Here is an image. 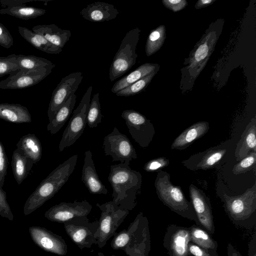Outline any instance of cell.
Wrapping results in <instances>:
<instances>
[{"mask_svg":"<svg viewBox=\"0 0 256 256\" xmlns=\"http://www.w3.org/2000/svg\"><path fill=\"white\" fill-rule=\"evenodd\" d=\"M108 180L112 188V201L122 209L132 210L140 190L141 174L132 170L130 164L120 163L110 166Z\"/></svg>","mask_w":256,"mask_h":256,"instance_id":"1","label":"cell"},{"mask_svg":"<svg viewBox=\"0 0 256 256\" xmlns=\"http://www.w3.org/2000/svg\"><path fill=\"white\" fill-rule=\"evenodd\" d=\"M78 158V154L69 158L40 182L24 204L23 212L24 216L33 212L58 192L74 172Z\"/></svg>","mask_w":256,"mask_h":256,"instance_id":"2","label":"cell"},{"mask_svg":"<svg viewBox=\"0 0 256 256\" xmlns=\"http://www.w3.org/2000/svg\"><path fill=\"white\" fill-rule=\"evenodd\" d=\"M114 250H122L128 256H148L150 250L148 222L142 212H139L127 229L114 236L110 243Z\"/></svg>","mask_w":256,"mask_h":256,"instance_id":"3","label":"cell"},{"mask_svg":"<svg viewBox=\"0 0 256 256\" xmlns=\"http://www.w3.org/2000/svg\"><path fill=\"white\" fill-rule=\"evenodd\" d=\"M158 198L172 211L178 215L198 222L192 203L186 198L181 188L174 185L170 174L166 172H158L154 182Z\"/></svg>","mask_w":256,"mask_h":256,"instance_id":"4","label":"cell"},{"mask_svg":"<svg viewBox=\"0 0 256 256\" xmlns=\"http://www.w3.org/2000/svg\"><path fill=\"white\" fill-rule=\"evenodd\" d=\"M224 206L230 218L236 225L250 228L249 220L256 210V184L242 194L229 196L224 194Z\"/></svg>","mask_w":256,"mask_h":256,"instance_id":"5","label":"cell"},{"mask_svg":"<svg viewBox=\"0 0 256 256\" xmlns=\"http://www.w3.org/2000/svg\"><path fill=\"white\" fill-rule=\"evenodd\" d=\"M96 206L101 210L98 226L94 234L96 244L102 248L108 240L116 233L119 226L129 214V210L120 208L112 200Z\"/></svg>","mask_w":256,"mask_h":256,"instance_id":"6","label":"cell"},{"mask_svg":"<svg viewBox=\"0 0 256 256\" xmlns=\"http://www.w3.org/2000/svg\"><path fill=\"white\" fill-rule=\"evenodd\" d=\"M140 32L138 28H134L129 30L122 39L110 66L109 78L111 82L124 75L135 64Z\"/></svg>","mask_w":256,"mask_h":256,"instance_id":"7","label":"cell"},{"mask_svg":"<svg viewBox=\"0 0 256 256\" xmlns=\"http://www.w3.org/2000/svg\"><path fill=\"white\" fill-rule=\"evenodd\" d=\"M92 90V86L88 88L78 106L73 112L60 140L58 145L60 152L72 145L83 134L87 124Z\"/></svg>","mask_w":256,"mask_h":256,"instance_id":"8","label":"cell"},{"mask_svg":"<svg viewBox=\"0 0 256 256\" xmlns=\"http://www.w3.org/2000/svg\"><path fill=\"white\" fill-rule=\"evenodd\" d=\"M66 233L80 249L90 248L96 244L94 234L98 220L90 222L87 216L75 218L64 223Z\"/></svg>","mask_w":256,"mask_h":256,"instance_id":"9","label":"cell"},{"mask_svg":"<svg viewBox=\"0 0 256 256\" xmlns=\"http://www.w3.org/2000/svg\"><path fill=\"white\" fill-rule=\"evenodd\" d=\"M103 148L106 156H110L113 162L130 164L137 158L136 150L128 138L114 127L104 139Z\"/></svg>","mask_w":256,"mask_h":256,"instance_id":"10","label":"cell"},{"mask_svg":"<svg viewBox=\"0 0 256 256\" xmlns=\"http://www.w3.org/2000/svg\"><path fill=\"white\" fill-rule=\"evenodd\" d=\"M121 116L136 142L142 148L148 146L155 134L154 126L150 120L133 110H124Z\"/></svg>","mask_w":256,"mask_h":256,"instance_id":"11","label":"cell"},{"mask_svg":"<svg viewBox=\"0 0 256 256\" xmlns=\"http://www.w3.org/2000/svg\"><path fill=\"white\" fill-rule=\"evenodd\" d=\"M83 78L82 73L73 72L63 78L52 92L49 104L48 116L49 121L58 109L78 88Z\"/></svg>","mask_w":256,"mask_h":256,"instance_id":"12","label":"cell"},{"mask_svg":"<svg viewBox=\"0 0 256 256\" xmlns=\"http://www.w3.org/2000/svg\"><path fill=\"white\" fill-rule=\"evenodd\" d=\"M92 209V205L85 200L73 202H62L50 208L44 216L52 222L64 223L76 217L87 216Z\"/></svg>","mask_w":256,"mask_h":256,"instance_id":"13","label":"cell"},{"mask_svg":"<svg viewBox=\"0 0 256 256\" xmlns=\"http://www.w3.org/2000/svg\"><path fill=\"white\" fill-rule=\"evenodd\" d=\"M28 232L34 243L44 251L60 256L67 254V244L60 236L38 226H30Z\"/></svg>","mask_w":256,"mask_h":256,"instance_id":"14","label":"cell"},{"mask_svg":"<svg viewBox=\"0 0 256 256\" xmlns=\"http://www.w3.org/2000/svg\"><path fill=\"white\" fill-rule=\"evenodd\" d=\"M192 204L198 218V226L210 234L215 232L212 206L208 198L193 184L189 187Z\"/></svg>","mask_w":256,"mask_h":256,"instance_id":"15","label":"cell"},{"mask_svg":"<svg viewBox=\"0 0 256 256\" xmlns=\"http://www.w3.org/2000/svg\"><path fill=\"white\" fill-rule=\"evenodd\" d=\"M190 242V227L172 224L166 228L163 245L169 256H188V246Z\"/></svg>","mask_w":256,"mask_h":256,"instance_id":"16","label":"cell"},{"mask_svg":"<svg viewBox=\"0 0 256 256\" xmlns=\"http://www.w3.org/2000/svg\"><path fill=\"white\" fill-rule=\"evenodd\" d=\"M52 69L37 70H20L0 82V89H22L34 86L51 73Z\"/></svg>","mask_w":256,"mask_h":256,"instance_id":"17","label":"cell"},{"mask_svg":"<svg viewBox=\"0 0 256 256\" xmlns=\"http://www.w3.org/2000/svg\"><path fill=\"white\" fill-rule=\"evenodd\" d=\"M226 152V148L218 146L196 154L182 163L192 170H206L216 166Z\"/></svg>","mask_w":256,"mask_h":256,"instance_id":"18","label":"cell"},{"mask_svg":"<svg viewBox=\"0 0 256 256\" xmlns=\"http://www.w3.org/2000/svg\"><path fill=\"white\" fill-rule=\"evenodd\" d=\"M82 180L90 193L98 194H108V190L100 180L96 172L92 158V153L90 150L86 151L84 153Z\"/></svg>","mask_w":256,"mask_h":256,"instance_id":"19","label":"cell"},{"mask_svg":"<svg viewBox=\"0 0 256 256\" xmlns=\"http://www.w3.org/2000/svg\"><path fill=\"white\" fill-rule=\"evenodd\" d=\"M120 12L112 4L97 2L88 4L80 12L85 20L92 22H102L115 18Z\"/></svg>","mask_w":256,"mask_h":256,"instance_id":"20","label":"cell"},{"mask_svg":"<svg viewBox=\"0 0 256 256\" xmlns=\"http://www.w3.org/2000/svg\"><path fill=\"white\" fill-rule=\"evenodd\" d=\"M210 128L207 122H198L184 130L172 144V149L182 150L204 136Z\"/></svg>","mask_w":256,"mask_h":256,"instance_id":"21","label":"cell"},{"mask_svg":"<svg viewBox=\"0 0 256 256\" xmlns=\"http://www.w3.org/2000/svg\"><path fill=\"white\" fill-rule=\"evenodd\" d=\"M32 31L42 36L54 46L62 49L71 36V32L62 30L54 24H39L34 26Z\"/></svg>","mask_w":256,"mask_h":256,"instance_id":"22","label":"cell"},{"mask_svg":"<svg viewBox=\"0 0 256 256\" xmlns=\"http://www.w3.org/2000/svg\"><path fill=\"white\" fill-rule=\"evenodd\" d=\"M256 120L254 118L246 126L236 144L234 153L236 161L245 158L250 152H256Z\"/></svg>","mask_w":256,"mask_h":256,"instance_id":"23","label":"cell"},{"mask_svg":"<svg viewBox=\"0 0 256 256\" xmlns=\"http://www.w3.org/2000/svg\"><path fill=\"white\" fill-rule=\"evenodd\" d=\"M0 118L15 124L29 123L32 120L27 108L18 104H0Z\"/></svg>","mask_w":256,"mask_h":256,"instance_id":"24","label":"cell"},{"mask_svg":"<svg viewBox=\"0 0 256 256\" xmlns=\"http://www.w3.org/2000/svg\"><path fill=\"white\" fill-rule=\"evenodd\" d=\"M159 67L156 64H142L128 75L116 81L112 88V92L116 94L152 72L159 70Z\"/></svg>","mask_w":256,"mask_h":256,"instance_id":"25","label":"cell"},{"mask_svg":"<svg viewBox=\"0 0 256 256\" xmlns=\"http://www.w3.org/2000/svg\"><path fill=\"white\" fill-rule=\"evenodd\" d=\"M76 96L72 94L56 112L53 118L47 126V130L52 134L57 133L65 124L74 110Z\"/></svg>","mask_w":256,"mask_h":256,"instance_id":"26","label":"cell"},{"mask_svg":"<svg viewBox=\"0 0 256 256\" xmlns=\"http://www.w3.org/2000/svg\"><path fill=\"white\" fill-rule=\"evenodd\" d=\"M20 35L36 49L50 54H58L61 49L50 42L42 36L36 34L32 30L21 26H18Z\"/></svg>","mask_w":256,"mask_h":256,"instance_id":"27","label":"cell"},{"mask_svg":"<svg viewBox=\"0 0 256 256\" xmlns=\"http://www.w3.org/2000/svg\"><path fill=\"white\" fill-rule=\"evenodd\" d=\"M20 150L34 164L38 162L42 156V146L38 138L34 134H28L22 136L16 144Z\"/></svg>","mask_w":256,"mask_h":256,"instance_id":"28","label":"cell"},{"mask_svg":"<svg viewBox=\"0 0 256 256\" xmlns=\"http://www.w3.org/2000/svg\"><path fill=\"white\" fill-rule=\"evenodd\" d=\"M11 164L14 179L20 185L30 174L34 164L18 148L13 152Z\"/></svg>","mask_w":256,"mask_h":256,"instance_id":"29","label":"cell"},{"mask_svg":"<svg viewBox=\"0 0 256 256\" xmlns=\"http://www.w3.org/2000/svg\"><path fill=\"white\" fill-rule=\"evenodd\" d=\"M16 62L21 70H37L46 68L53 69L55 64L50 60L32 55L16 54Z\"/></svg>","mask_w":256,"mask_h":256,"instance_id":"30","label":"cell"},{"mask_svg":"<svg viewBox=\"0 0 256 256\" xmlns=\"http://www.w3.org/2000/svg\"><path fill=\"white\" fill-rule=\"evenodd\" d=\"M190 242L206 250L217 252L218 243L204 228L198 225L190 227Z\"/></svg>","mask_w":256,"mask_h":256,"instance_id":"31","label":"cell"},{"mask_svg":"<svg viewBox=\"0 0 256 256\" xmlns=\"http://www.w3.org/2000/svg\"><path fill=\"white\" fill-rule=\"evenodd\" d=\"M44 9L26 5L9 6L0 9V14H8L18 18L28 20L44 14Z\"/></svg>","mask_w":256,"mask_h":256,"instance_id":"32","label":"cell"},{"mask_svg":"<svg viewBox=\"0 0 256 256\" xmlns=\"http://www.w3.org/2000/svg\"><path fill=\"white\" fill-rule=\"evenodd\" d=\"M165 37V28L160 26L152 30L149 34L146 44V52L150 56L157 52L162 46Z\"/></svg>","mask_w":256,"mask_h":256,"instance_id":"33","label":"cell"},{"mask_svg":"<svg viewBox=\"0 0 256 256\" xmlns=\"http://www.w3.org/2000/svg\"><path fill=\"white\" fill-rule=\"evenodd\" d=\"M158 70H157L152 72L150 74L120 90L116 94V95L120 96H130L139 94L146 88L154 76L157 73Z\"/></svg>","mask_w":256,"mask_h":256,"instance_id":"34","label":"cell"},{"mask_svg":"<svg viewBox=\"0 0 256 256\" xmlns=\"http://www.w3.org/2000/svg\"><path fill=\"white\" fill-rule=\"evenodd\" d=\"M102 115L100 111L99 93L95 94L90 100L87 116V124L90 128L98 126L102 122Z\"/></svg>","mask_w":256,"mask_h":256,"instance_id":"35","label":"cell"},{"mask_svg":"<svg viewBox=\"0 0 256 256\" xmlns=\"http://www.w3.org/2000/svg\"><path fill=\"white\" fill-rule=\"evenodd\" d=\"M16 54L0 56V78L7 74H14L20 70L16 58Z\"/></svg>","mask_w":256,"mask_h":256,"instance_id":"36","label":"cell"},{"mask_svg":"<svg viewBox=\"0 0 256 256\" xmlns=\"http://www.w3.org/2000/svg\"><path fill=\"white\" fill-rule=\"evenodd\" d=\"M256 162V152H250L245 158L235 164L232 172L235 175L245 173L255 167Z\"/></svg>","mask_w":256,"mask_h":256,"instance_id":"37","label":"cell"},{"mask_svg":"<svg viewBox=\"0 0 256 256\" xmlns=\"http://www.w3.org/2000/svg\"><path fill=\"white\" fill-rule=\"evenodd\" d=\"M210 48L208 41H204L200 44L194 54L192 64H198L208 58L210 52Z\"/></svg>","mask_w":256,"mask_h":256,"instance_id":"38","label":"cell"},{"mask_svg":"<svg viewBox=\"0 0 256 256\" xmlns=\"http://www.w3.org/2000/svg\"><path fill=\"white\" fill-rule=\"evenodd\" d=\"M170 163L168 158L165 157H160L151 160L148 162L144 166V168L147 172H154L166 166Z\"/></svg>","mask_w":256,"mask_h":256,"instance_id":"39","label":"cell"},{"mask_svg":"<svg viewBox=\"0 0 256 256\" xmlns=\"http://www.w3.org/2000/svg\"><path fill=\"white\" fill-rule=\"evenodd\" d=\"M0 216L2 218H6L12 221L14 220V215L10 206L7 201L6 194L2 188L0 187Z\"/></svg>","mask_w":256,"mask_h":256,"instance_id":"40","label":"cell"},{"mask_svg":"<svg viewBox=\"0 0 256 256\" xmlns=\"http://www.w3.org/2000/svg\"><path fill=\"white\" fill-rule=\"evenodd\" d=\"M8 165V160L6 154L5 148L0 141V187L2 188L4 185Z\"/></svg>","mask_w":256,"mask_h":256,"instance_id":"41","label":"cell"},{"mask_svg":"<svg viewBox=\"0 0 256 256\" xmlns=\"http://www.w3.org/2000/svg\"><path fill=\"white\" fill-rule=\"evenodd\" d=\"M188 256H220L217 252H212L202 248L190 242L188 244Z\"/></svg>","mask_w":256,"mask_h":256,"instance_id":"42","label":"cell"},{"mask_svg":"<svg viewBox=\"0 0 256 256\" xmlns=\"http://www.w3.org/2000/svg\"><path fill=\"white\" fill-rule=\"evenodd\" d=\"M13 44L12 36L6 27L0 22V46L6 48H10Z\"/></svg>","mask_w":256,"mask_h":256,"instance_id":"43","label":"cell"},{"mask_svg":"<svg viewBox=\"0 0 256 256\" xmlns=\"http://www.w3.org/2000/svg\"><path fill=\"white\" fill-rule=\"evenodd\" d=\"M164 4L173 12H178L183 9L186 5L185 0H164Z\"/></svg>","mask_w":256,"mask_h":256,"instance_id":"44","label":"cell"},{"mask_svg":"<svg viewBox=\"0 0 256 256\" xmlns=\"http://www.w3.org/2000/svg\"><path fill=\"white\" fill-rule=\"evenodd\" d=\"M32 0H2L0 3L3 8L9 6L26 5V4Z\"/></svg>","mask_w":256,"mask_h":256,"instance_id":"45","label":"cell"},{"mask_svg":"<svg viewBox=\"0 0 256 256\" xmlns=\"http://www.w3.org/2000/svg\"><path fill=\"white\" fill-rule=\"evenodd\" d=\"M227 254L228 256H242L240 252L230 243L228 244Z\"/></svg>","mask_w":256,"mask_h":256,"instance_id":"46","label":"cell"},{"mask_svg":"<svg viewBox=\"0 0 256 256\" xmlns=\"http://www.w3.org/2000/svg\"><path fill=\"white\" fill-rule=\"evenodd\" d=\"M214 1V0H200L196 2L195 8H204L212 4Z\"/></svg>","mask_w":256,"mask_h":256,"instance_id":"47","label":"cell"},{"mask_svg":"<svg viewBox=\"0 0 256 256\" xmlns=\"http://www.w3.org/2000/svg\"><path fill=\"white\" fill-rule=\"evenodd\" d=\"M256 236H254L250 244L248 256H256Z\"/></svg>","mask_w":256,"mask_h":256,"instance_id":"48","label":"cell"},{"mask_svg":"<svg viewBox=\"0 0 256 256\" xmlns=\"http://www.w3.org/2000/svg\"><path fill=\"white\" fill-rule=\"evenodd\" d=\"M98 256H106L102 252H99L98 254Z\"/></svg>","mask_w":256,"mask_h":256,"instance_id":"49","label":"cell"}]
</instances>
